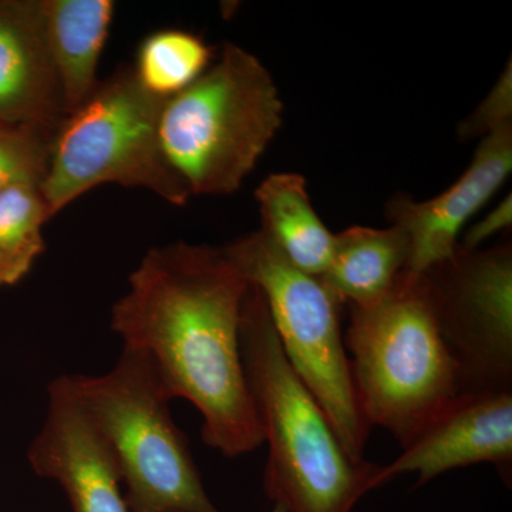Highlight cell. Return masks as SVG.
<instances>
[{"label":"cell","instance_id":"6da1fadb","mask_svg":"<svg viewBox=\"0 0 512 512\" xmlns=\"http://www.w3.org/2000/svg\"><path fill=\"white\" fill-rule=\"evenodd\" d=\"M249 286L224 247L171 242L148 249L111 311L123 348L200 412L202 440L228 458L264 444L239 342Z\"/></svg>","mask_w":512,"mask_h":512},{"label":"cell","instance_id":"4fadbf2b","mask_svg":"<svg viewBox=\"0 0 512 512\" xmlns=\"http://www.w3.org/2000/svg\"><path fill=\"white\" fill-rule=\"evenodd\" d=\"M114 9L111 0H40L64 117L79 109L99 86L97 69Z\"/></svg>","mask_w":512,"mask_h":512},{"label":"cell","instance_id":"8992f818","mask_svg":"<svg viewBox=\"0 0 512 512\" xmlns=\"http://www.w3.org/2000/svg\"><path fill=\"white\" fill-rule=\"evenodd\" d=\"M74 392L119 467L131 512H221L212 504L170 397L146 356L123 348L103 375H73Z\"/></svg>","mask_w":512,"mask_h":512},{"label":"cell","instance_id":"2e32d148","mask_svg":"<svg viewBox=\"0 0 512 512\" xmlns=\"http://www.w3.org/2000/svg\"><path fill=\"white\" fill-rule=\"evenodd\" d=\"M49 218L40 184L0 191V286L16 285L29 274L45 249L42 229Z\"/></svg>","mask_w":512,"mask_h":512},{"label":"cell","instance_id":"e0dca14e","mask_svg":"<svg viewBox=\"0 0 512 512\" xmlns=\"http://www.w3.org/2000/svg\"><path fill=\"white\" fill-rule=\"evenodd\" d=\"M211 60L212 50L200 37L167 29L141 43L133 69L148 92L168 99L191 86L210 67Z\"/></svg>","mask_w":512,"mask_h":512},{"label":"cell","instance_id":"7c38bea8","mask_svg":"<svg viewBox=\"0 0 512 512\" xmlns=\"http://www.w3.org/2000/svg\"><path fill=\"white\" fill-rule=\"evenodd\" d=\"M63 119L40 0H0V121L55 131Z\"/></svg>","mask_w":512,"mask_h":512},{"label":"cell","instance_id":"ffe728a7","mask_svg":"<svg viewBox=\"0 0 512 512\" xmlns=\"http://www.w3.org/2000/svg\"><path fill=\"white\" fill-rule=\"evenodd\" d=\"M512 225V201L511 195L501 201L490 214L485 215L484 220L473 225L464 237L463 245H458L464 251H476L484 241L494 237L504 229Z\"/></svg>","mask_w":512,"mask_h":512},{"label":"cell","instance_id":"5bb4252c","mask_svg":"<svg viewBox=\"0 0 512 512\" xmlns=\"http://www.w3.org/2000/svg\"><path fill=\"white\" fill-rule=\"evenodd\" d=\"M409 258L402 229L352 227L335 235L332 259L319 279L340 305H367L392 289Z\"/></svg>","mask_w":512,"mask_h":512},{"label":"cell","instance_id":"5b68a950","mask_svg":"<svg viewBox=\"0 0 512 512\" xmlns=\"http://www.w3.org/2000/svg\"><path fill=\"white\" fill-rule=\"evenodd\" d=\"M165 100L148 92L133 67H123L60 121L40 185L50 217L103 184L143 188L171 205L187 204L190 194L161 146Z\"/></svg>","mask_w":512,"mask_h":512},{"label":"cell","instance_id":"9a60e30c","mask_svg":"<svg viewBox=\"0 0 512 512\" xmlns=\"http://www.w3.org/2000/svg\"><path fill=\"white\" fill-rule=\"evenodd\" d=\"M262 229L293 266L320 278L332 259L335 235L312 207L306 181L295 173L269 175L255 191Z\"/></svg>","mask_w":512,"mask_h":512},{"label":"cell","instance_id":"30bf717a","mask_svg":"<svg viewBox=\"0 0 512 512\" xmlns=\"http://www.w3.org/2000/svg\"><path fill=\"white\" fill-rule=\"evenodd\" d=\"M36 476L56 481L73 512H131L119 467L74 392L70 375L47 386L46 416L28 450Z\"/></svg>","mask_w":512,"mask_h":512},{"label":"cell","instance_id":"44dd1931","mask_svg":"<svg viewBox=\"0 0 512 512\" xmlns=\"http://www.w3.org/2000/svg\"><path fill=\"white\" fill-rule=\"evenodd\" d=\"M271 512H285V510L281 507V505L274 504V508H272Z\"/></svg>","mask_w":512,"mask_h":512},{"label":"cell","instance_id":"ba28073f","mask_svg":"<svg viewBox=\"0 0 512 512\" xmlns=\"http://www.w3.org/2000/svg\"><path fill=\"white\" fill-rule=\"evenodd\" d=\"M423 275L460 393L512 390L511 248L458 247Z\"/></svg>","mask_w":512,"mask_h":512},{"label":"cell","instance_id":"d6986e66","mask_svg":"<svg viewBox=\"0 0 512 512\" xmlns=\"http://www.w3.org/2000/svg\"><path fill=\"white\" fill-rule=\"evenodd\" d=\"M512 64L508 62L493 90L481 101L476 111L460 127L464 138L488 136L500 128L511 126Z\"/></svg>","mask_w":512,"mask_h":512},{"label":"cell","instance_id":"8fae6325","mask_svg":"<svg viewBox=\"0 0 512 512\" xmlns=\"http://www.w3.org/2000/svg\"><path fill=\"white\" fill-rule=\"evenodd\" d=\"M511 170L512 127L507 126L484 137L466 173L439 197L423 202L393 200L389 212L394 227L409 238L407 271L423 275L453 258L461 228L493 197Z\"/></svg>","mask_w":512,"mask_h":512},{"label":"cell","instance_id":"7a4b0ae2","mask_svg":"<svg viewBox=\"0 0 512 512\" xmlns=\"http://www.w3.org/2000/svg\"><path fill=\"white\" fill-rule=\"evenodd\" d=\"M242 363L268 458L266 497L285 512H352L376 490L380 464L349 456L332 424L286 359L264 295L242 306Z\"/></svg>","mask_w":512,"mask_h":512},{"label":"cell","instance_id":"9c48e42d","mask_svg":"<svg viewBox=\"0 0 512 512\" xmlns=\"http://www.w3.org/2000/svg\"><path fill=\"white\" fill-rule=\"evenodd\" d=\"M476 464H493L511 484L512 390L458 394L392 463L380 466L377 487L416 474L419 488L447 471Z\"/></svg>","mask_w":512,"mask_h":512},{"label":"cell","instance_id":"ac0fdd59","mask_svg":"<svg viewBox=\"0 0 512 512\" xmlns=\"http://www.w3.org/2000/svg\"><path fill=\"white\" fill-rule=\"evenodd\" d=\"M55 131L0 121V191L10 185H42Z\"/></svg>","mask_w":512,"mask_h":512},{"label":"cell","instance_id":"3957f363","mask_svg":"<svg viewBox=\"0 0 512 512\" xmlns=\"http://www.w3.org/2000/svg\"><path fill=\"white\" fill-rule=\"evenodd\" d=\"M360 412L403 447L460 394L426 276L404 271L367 305H350L343 336Z\"/></svg>","mask_w":512,"mask_h":512},{"label":"cell","instance_id":"52a82bcc","mask_svg":"<svg viewBox=\"0 0 512 512\" xmlns=\"http://www.w3.org/2000/svg\"><path fill=\"white\" fill-rule=\"evenodd\" d=\"M264 295L286 359L355 460H365L372 427L357 403L340 326V303L319 278L299 271L264 231L224 247Z\"/></svg>","mask_w":512,"mask_h":512},{"label":"cell","instance_id":"277c9868","mask_svg":"<svg viewBox=\"0 0 512 512\" xmlns=\"http://www.w3.org/2000/svg\"><path fill=\"white\" fill-rule=\"evenodd\" d=\"M282 114L261 60L225 43L217 63L165 100L161 146L190 197L234 194L274 140Z\"/></svg>","mask_w":512,"mask_h":512}]
</instances>
